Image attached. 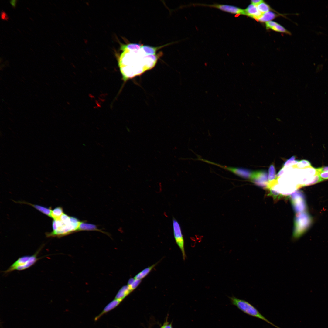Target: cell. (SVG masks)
<instances>
[{"label": "cell", "mask_w": 328, "mask_h": 328, "mask_svg": "<svg viewBox=\"0 0 328 328\" xmlns=\"http://www.w3.org/2000/svg\"><path fill=\"white\" fill-rule=\"evenodd\" d=\"M121 49L123 52L118 58V65L125 82L151 69L156 63L146 56H134L132 50L123 46Z\"/></svg>", "instance_id": "1"}, {"label": "cell", "mask_w": 328, "mask_h": 328, "mask_svg": "<svg viewBox=\"0 0 328 328\" xmlns=\"http://www.w3.org/2000/svg\"><path fill=\"white\" fill-rule=\"evenodd\" d=\"M232 304L236 306L244 313L251 316L265 321L276 328H281L270 322L254 306L248 301L240 299L234 296L229 297Z\"/></svg>", "instance_id": "2"}, {"label": "cell", "mask_w": 328, "mask_h": 328, "mask_svg": "<svg viewBox=\"0 0 328 328\" xmlns=\"http://www.w3.org/2000/svg\"><path fill=\"white\" fill-rule=\"evenodd\" d=\"M42 248V247L40 248L32 255L24 256L19 257L3 272L7 274L15 270L22 271L32 266L39 259L37 256Z\"/></svg>", "instance_id": "3"}, {"label": "cell", "mask_w": 328, "mask_h": 328, "mask_svg": "<svg viewBox=\"0 0 328 328\" xmlns=\"http://www.w3.org/2000/svg\"><path fill=\"white\" fill-rule=\"evenodd\" d=\"M312 221L311 217L307 213H298L295 220L293 238L296 239L301 237L310 227Z\"/></svg>", "instance_id": "4"}, {"label": "cell", "mask_w": 328, "mask_h": 328, "mask_svg": "<svg viewBox=\"0 0 328 328\" xmlns=\"http://www.w3.org/2000/svg\"><path fill=\"white\" fill-rule=\"evenodd\" d=\"M172 225L175 242L180 249L183 260H185L186 256L184 247V240L181 228L179 222L174 217L172 218Z\"/></svg>", "instance_id": "5"}, {"label": "cell", "mask_w": 328, "mask_h": 328, "mask_svg": "<svg viewBox=\"0 0 328 328\" xmlns=\"http://www.w3.org/2000/svg\"><path fill=\"white\" fill-rule=\"evenodd\" d=\"M291 200L295 211L297 213L303 212L306 206L305 197L300 191L296 190L291 195Z\"/></svg>", "instance_id": "6"}, {"label": "cell", "mask_w": 328, "mask_h": 328, "mask_svg": "<svg viewBox=\"0 0 328 328\" xmlns=\"http://www.w3.org/2000/svg\"><path fill=\"white\" fill-rule=\"evenodd\" d=\"M194 5H199L219 9L223 11L234 14H239L245 15L244 10L237 6L226 4H194Z\"/></svg>", "instance_id": "7"}, {"label": "cell", "mask_w": 328, "mask_h": 328, "mask_svg": "<svg viewBox=\"0 0 328 328\" xmlns=\"http://www.w3.org/2000/svg\"><path fill=\"white\" fill-rule=\"evenodd\" d=\"M268 175L265 171H258L252 172L250 179L256 185L261 187L268 186Z\"/></svg>", "instance_id": "8"}, {"label": "cell", "mask_w": 328, "mask_h": 328, "mask_svg": "<svg viewBox=\"0 0 328 328\" xmlns=\"http://www.w3.org/2000/svg\"><path fill=\"white\" fill-rule=\"evenodd\" d=\"M244 10L245 15L257 20L262 14L259 11L256 6L252 4L249 5Z\"/></svg>", "instance_id": "9"}, {"label": "cell", "mask_w": 328, "mask_h": 328, "mask_svg": "<svg viewBox=\"0 0 328 328\" xmlns=\"http://www.w3.org/2000/svg\"><path fill=\"white\" fill-rule=\"evenodd\" d=\"M122 300L115 299L108 304L101 312L95 318V320H98L102 315L112 310L118 306Z\"/></svg>", "instance_id": "10"}, {"label": "cell", "mask_w": 328, "mask_h": 328, "mask_svg": "<svg viewBox=\"0 0 328 328\" xmlns=\"http://www.w3.org/2000/svg\"><path fill=\"white\" fill-rule=\"evenodd\" d=\"M266 26L267 29H270L275 31L289 33L284 27L275 22L271 21L266 22Z\"/></svg>", "instance_id": "11"}, {"label": "cell", "mask_w": 328, "mask_h": 328, "mask_svg": "<svg viewBox=\"0 0 328 328\" xmlns=\"http://www.w3.org/2000/svg\"><path fill=\"white\" fill-rule=\"evenodd\" d=\"M158 263L157 262L151 266L144 269L136 274L133 278L135 279L142 280L150 273Z\"/></svg>", "instance_id": "12"}, {"label": "cell", "mask_w": 328, "mask_h": 328, "mask_svg": "<svg viewBox=\"0 0 328 328\" xmlns=\"http://www.w3.org/2000/svg\"><path fill=\"white\" fill-rule=\"evenodd\" d=\"M132 292V291L128 285L124 286L119 291L115 297V299L122 301L125 297Z\"/></svg>", "instance_id": "13"}, {"label": "cell", "mask_w": 328, "mask_h": 328, "mask_svg": "<svg viewBox=\"0 0 328 328\" xmlns=\"http://www.w3.org/2000/svg\"><path fill=\"white\" fill-rule=\"evenodd\" d=\"M276 14L271 11H268L263 13L259 17L258 20L261 22H268L271 21L276 17Z\"/></svg>", "instance_id": "14"}, {"label": "cell", "mask_w": 328, "mask_h": 328, "mask_svg": "<svg viewBox=\"0 0 328 328\" xmlns=\"http://www.w3.org/2000/svg\"><path fill=\"white\" fill-rule=\"evenodd\" d=\"M82 230L100 231L99 229L97 228V226L95 225L86 223L84 222H80L77 231Z\"/></svg>", "instance_id": "15"}, {"label": "cell", "mask_w": 328, "mask_h": 328, "mask_svg": "<svg viewBox=\"0 0 328 328\" xmlns=\"http://www.w3.org/2000/svg\"><path fill=\"white\" fill-rule=\"evenodd\" d=\"M24 203L30 205L39 211L49 217H50V214L52 210L51 208L46 207L39 205L33 204L29 203H25V202H24Z\"/></svg>", "instance_id": "16"}, {"label": "cell", "mask_w": 328, "mask_h": 328, "mask_svg": "<svg viewBox=\"0 0 328 328\" xmlns=\"http://www.w3.org/2000/svg\"><path fill=\"white\" fill-rule=\"evenodd\" d=\"M63 213V208L60 207H58L52 210L50 217L53 220L58 219Z\"/></svg>", "instance_id": "17"}, {"label": "cell", "mask_w": 328, "mask_h": 328, "mask_svg": "<svg viewBox=\"0 0 328 328\" xmlns=\"http://www.w3.org/2000/svg\"><path fill=\"white\" fill-rule=\"evenodd\" d=\"M293 168L303 169L308 168H312L310 163L308 160H302L298 162L296 165L292 166Z\"/></svg>", "instance_id": "18"}, {"label": "cell", "mask_w": 328, "mask_h": 328, "mask_svg": "<svg viewBox=\"0 0 328 328\" xmlns=\"http://www.w3.org/2000/svg\"><path fill=\"white\" fill-rule=\"evenodd\" d=\"M141 48L145 52L146 55H154L158 47H154L147 45L142 46Z\"/></svg>", "instance_id": "19"}, {"label": "cell", "mask_w": 328, "mask_h": 328, "mask_svg": "<svg viewBox=\"0 0 328 328\" xmlns=\"http://www.w3.org/2000/svg\"><path fill=\"white\" fill-rule=\"evenodd\" d=\"M322 181V180L320 178L319 176L317 174H316L311 181L309 183L305 184L298 185L296 186V188H299L302 187L312 185Z\"/></svg>", "instance_id": "20"}, {"label": "cell", "mask_w": 328, "mask_h": 328, "mask_svg": "<svg viewBox=\"0 0 328 328\" xmlns=\"http://www.w3.org/2000/svg\"><path fill=\"white\" fill-rule=\"evenodd\" d=\"M141 282V280L135 279L134 278H131L128 281V285L133 291L138 287Z\"/></svg>", "instance_id": "21"}, {"label": "cell", "mask_w": 328, "mask_h": 328, "mask_svg": "<svg viewBox=\"0 0 328 328\" xmlns=\"http://www.w3.org/2000/svg\"><path fill=\"white\" fill-rule=\"evenodd\" d=\"M268 180L269 182L277 179L275 167L274 165H271L268 170Z\"/></svg>", "instance_id": "22"}, {"label": "cell", "mask_w": 328, "mask_h": 328, "mask_svg": "<svg viewBox=\"0 0 328 328\" xmlns=\"http://www.w3.org/2000/svg\"><path fill=\"white\" fill-rule=\"evenodd\" d=\"M256 6L259 11L262 14L269 11L271 9L269 6L264 2L261 3Z\"/></svg>", "instance_id": "23"}, {"label": "cell", "mask_w": 328, "mask_h": 328, "mask_svg": "<svg viewBox=\"0 0 328 328\" xmlns=\"http://www.w3.org/2000/svg\"><path fill=\"white\" fill-rule=\"evenodd\" d=\"M123 46L127 49L129 50H139L141 49L142 46L139 44L130 43L127 45H123Z\"/></svg>", "instance_id": "24"}, {"label": "cell", "mask_w": 328, "mask_h": 328, "mask_svg": "<svg viewBox=\"0 0 328 328\" xmlns=\"http://www.w3.org/2000/svg\"><path fill=\"white\" fill-rule=\"evenodd\" d=\"M295 157L293 156L288 160L285 163L284 167H287L289 166L292 167L296 164L299 161L295 160Z\"/></svg>", "instance_id": "25"}, {"label": "cell", "mask_w": 328, "mask_h": 328, "mask_svg": "<svg viewBox=\"0 0 328 328\" xmlns=\"http://www.w3.org/2000/svg\"><path fill=\"white\" fill-rule=\"evenodd\" d=\"M317 175L319 176L322 181L323 180L328 179V171H322Z\"/></svg>", "instance_id": "26"}, {"label": "cell", "mask_w": 328, "mask_h": 328, "mask_svg": "<svg viewBox=\"0 0 328 328\" xmlns=\"http://www.w3.org/2000/svg\"><path fill=\"white\" fill-rule=\"evenodd\" d=\"M60 219L63 222H68L70 221V217L63 213L60 217Z\"/></svg>", "instance_id": "27"}, {"label": "cell", "mask_w": 328, "mask_h": 328, "mask_svg": "<svg viewBox=\"0 0 328 328\" xmlns=\"http://www.w3.org/2000/svg\"><path fill=\"white\" fill-rule=\"evenodd\" d=\"M315 169L316 171V174L318 175L322 171H328V166L318 168H316Z\"/></svg>", "instance_id": "28"}, {"label": "cell", "mask_w": 328, "mask_h": 328, "mask_svg": "<svg viewBox=\"0 0 328 328\" xmlns=\"http://www.w3.org/2000/svg\"><path fill=\"white\" fill-rule=\"evenodd\" d=\"M1 12V19L3 20L7 21L9 19V17L6 13L2 10Z\"/></svg>", "instance_id": "29"}, {"label": "cell", "mask_w": 328, "mask_h": 328, "mask_svg": "<svg viewBox=\"0 0 328 328\" xmlns=\"http://www.w3.org/2000/svg\"><path fill=\"white\" fill-rule=\"evenodd\" d=\"M263 2L262 0H252L251 1L252 4L257 6L261 3Z\"/></svg>", "instance_id": "30"}, {"label": "cell", "mask_w": 328, "mask_h": 328, "mask_svg": "<svg viewBox=\"0 0 328 328\" xmlns=\"http://www.w3.org/2000/svg\"><path fill=\"white\" fill-rule=\"evenodd\" d=\"M17 2L16 0H11L10 1V3L12 7L14 8H15L16 6Z\"/></svg>", "instance_id": "31"}, {"label": "cell", "mask_w": 328, "mask_h": 328, "mask_svg": "<svg viewBox=\"0 0 328 328\" xmlns=\"http://www.w3.org/2000/svg\"><path fill=\"white\" fill-rule=\"evenodd\" d=\"M162 327V328H172L171 324H168L167 323L165 324Z\"/></svg>", "instance_id": "32"}, {"label": "cell", "mask_w": 328, "mask_h": 328, "mask_svg": "<svg viewBox=\"0 0 328 328\" xmlns=\"http://www.w3.org/2000/svg\"><path fill=\"white\" fill-rule=\"evenodd\" d=\"M161 328H162V327H161Z\"/></svg>", "instance_id": "33"}]
</instances>
